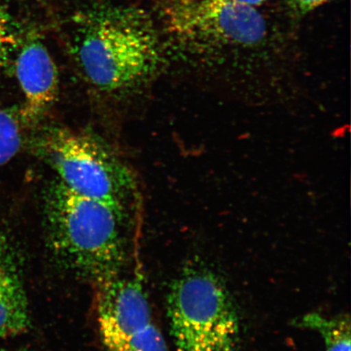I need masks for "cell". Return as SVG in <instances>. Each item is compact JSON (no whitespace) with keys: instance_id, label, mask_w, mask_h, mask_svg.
Masks as SVG:
<instances>
[{"instance_id":"obj_1","label":"cell","mask_w":351,"mask_h":351,"mask_svg":"<svg viewBox=\"0 0 351 351\" xmlns=\"http://www.w3.org/2000/svg\"><path fill=\"white\" fill-rule=\"evenodd\" d=\"M71 51L86 80L109 93L143 84L162 63L155 26L143 11L129 7H101L79 14Z\"/></svg>"},{"instance_id":"obj_2","label":"cell","mask_w":351,"mask_h":351,"mask_svg":"<svg viewBox=\"0 0 351 351\" xmlns=\"http://www.w3.org/2000/svg\"><path fill=\"white\" fill-rule=\"evenodd\" d=\"M44 208L48 243L64 266L99 283L118 276L124 204L78 195L56 180Z\"/></svg>"},{"instance_id":"obj_3","label":"cell","mask_w":351,"mask_h":351,"mask_svg":"<svg viewBox=\"0 0 351 351\" xmlns=\"http://www.w3.org/2000/svg\"><path fill=\"white\" fill-rule=\"evenodd\" d=\"M168 314L178 351H237L239 319L222 280L205 269H189L170 289Z\"/></svg>"},{"instance_id":"obj_4","label":"cell","mask_w":351,"mask_h":351,"mask_svg":"<svg viewBox=\"0 0 351 351\" xmlns=\"http://www.w3.org/2000/svg\"><path fill=\"white\" fill-rule=\"evenodd\" d=\"M39 148L59 181L78 195L124 204L136 189L128 167L89 135L56 127L46 132Z\"/></svg>"},{"instance_id":"obj_5","label":"cell","mask_w":351,"mask_h":351,"mask_svg":"<svg viewBox=\"0 0 351 351\" xmlns=\"http://www.w3.org/2000/svg\"><path fill=\"white\" fill-rule=\"evenodd\" d=\"M162 13L170 36L192 50L252 47L267 35L256 8L234 0H165Z\"/></svg>"},{"instance_id":"obj_6","label":"cell","mask_w":351,"mask_h":351,"mask_svg":"<svg viewBox=\"0 0 351 351\" xmlns=\"http://www.w3.org/2000/svg\"><path fill=\"white\" fill-rule=\"evenodd\" d=\"M98 324L106 351H169L138 278L99 283Z\"/></svg>"},{"instance_id":"obj_7","label":"cell","mask_w":351,"mask_h":351,"mask_svg":"<svg viewBox=\"0 0 351 351\" xmlns=\"http://www.w3.org/2000/svg\"><path fill=\"white\" fill-rule=\"evenodd\" d=\"M15 66L24 96L22 120L37 121L56 102L59 90L58 70L49 51L38 39H30L24 44Z\"/></svg>"},{"instance_id":"obj_8","label":"cell","mask_w":351,"mask_h":351,"mask_svg":"<svg viewBox=\"0 0 351 351\" xmlns=\"http://www.w3.org/2000/svg\"><path fill=\"white\" fill-rule=\"evenodd\" d=\"M10 243L0 235V339L19 335L29 323L27 298Z\"/></svg>"},{"instance_id":"obj_9","label":"cell","mask_w":351,"mask_h":351,"mask_svg":"<svg viewBox=\"0 0 351 351\" xmlns=\"http://www.w3.org/2000/svg\"><path fill=\"white\" fill-rule=\"evenodd\" d=\"M295 326L320 333L326 351H351L350 319L348 315L328 318L319 313H309L297 319Z\"/></svg>"},{"instance_id":"obj_10","label":"cell","mask_w":351,"mask_h":351,"mask_svg":"<svg viewBox=\"0 0 351 351\" xmlns=\"http://www.w3.org/2000/svg\"><path fill=\"white\" fill-rule=\"evenodd\" d=\"M22 145L20 118L7 109H0V166L10 162Z\"/></svg>"},{"instance_id":"obj_11","label":"cell","mask_w":351,"mask_h":351,"mask_svg":"<svg viewBox=\"0 0 351 351\" xmlns=\"http://www.w3.org/2000/svg\"><path fill=\"white\" fill-rule=\"evenodd\" d=\"M14 42L13 30L10 16L0 4V46L7 45Z\"/></svg>"},{"instance_id":"obj_12","label":"cell","mask_w":351,"mask_h":351,"mask_svg":"<svg viewBox=\"0 0 351 351\" xmlns=\"http://www.w3.org/2000/svg\"><path fill=\"white\" fill-rule=\"evenodd\" d=\"M328 1L329 0H289V3L297 13L306 14Z\"/></svg>"},{"instance_id":"obj_13","label":"cell","mask_w":351,"mask_h":351,"mask_svg":"<svg viewBox=\"0 0 351 351\" xmlns=\"http://www.w3.org/2000/svg\"><path fill=\"white\" fill-rule=\"evenodd\" d=\"M234 1L243 4V5L256 8L265 3L267 0H234Z\"/></svg>"},{"instance_id":"obj_14","label":"cell","mask_w":351,"mask_h":351,"mask_svg":"<svg viewBox=\"0 0 351 351\" xmlns=\"http://www.w3.org/2000/svg\"><path fill=\"white\" fill-rule=\"evenodd\" d=\"M23 351H29V350H23Z\"/></svg>"}]
</instances>
